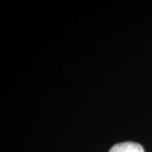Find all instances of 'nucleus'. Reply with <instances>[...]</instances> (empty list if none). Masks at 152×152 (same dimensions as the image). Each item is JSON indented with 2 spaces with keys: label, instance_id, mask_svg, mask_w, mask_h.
Here are the masks:
<instances>
[{
  "label": "nucleus",
  "instance_id": "f257e3e1",
  "mask_svg": "<svg viewBox=\"0 0 152 152\" xmlns=\"http://www.w3.org/2000/svg\"><path fill=\"white\" fill-rule=\"evenodd\" d=\"M109 152H145V151L140 144L124 142L115 145Z\"/></svg>",
  "mask_w": 152,
  "mask_h": 152
}]
</instances>
